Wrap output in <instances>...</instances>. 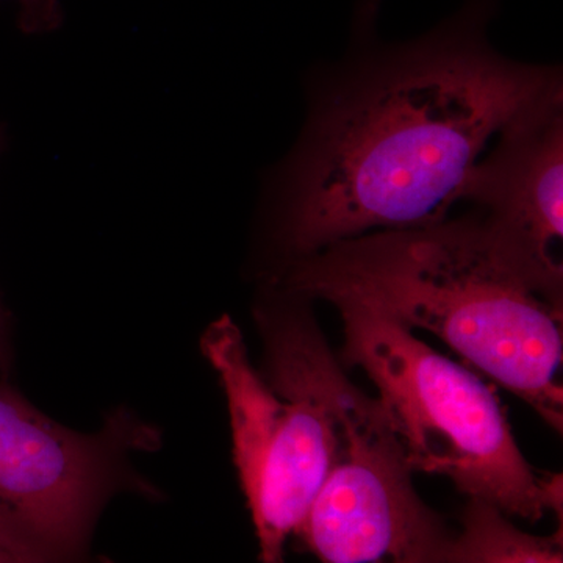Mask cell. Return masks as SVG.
Returning <instances> with one entry per match:
<instances>
[{
    "instance_id": "1",
    "label": "cell",
    "mask_w": 563,
    "mask_h": 563,
    "mask_svg": "<svg viewBox=\"0 0 563 563\" xmlns=\"http://www.w3.org/2000/svg\"><path fill=\"white\" fill-rule=\"evenodd\" d=\"M495 0L369 63L322 103L288 168L280 240L291 258L446 220L488 141L562 99L558 69L518 65L484 38Z\"/></svg>"
},
{
    "instance_id": "2",
    "label": "cell",
    "mask_w": 563,
    "mask_h": 563,
    "mask_svg": "<svg viewBox=\"0 0 563 563\" xmlns=\"http://www.w3.org/2000/svg\"><path fill=\"white\" fill-rule=\"evenodd\" d=\"M280 285L433 333L562 432V282L483 214L344 240L291 258Z\"/></svg>"
},
{
    "instance_id": "3",
    "label": "cell",
    "mask_w": 563,
    "mask_h": 563,
    "mask_svg": "<svg viewBox=\"0 0 563 563\" xmlns=\"http://www.w3.org/2000/svg\"><path fill=\"white\" fill-rule=\"evenodd\" d=\"M287 298L258 309L265 352L309 385L333 432L331 468L296 536L328 563L446 562L454 536L415 492L383 404L347 379L317 322Z\"/></svg>"
},
{
    "instance_id": "4",
    "label": "cell",
    "mask_w": 563,
    "mask_h": 563,
    "mask_svg": "<svg viewBox=\"0 0 563 563\" xmlns=\"http://www.w3.org/2000/svg\"><path fill=\"white\" fill-rule=\"evenodd\" d=\"M335 307L342 362L373 380L412 473L446 477L506 515L562 518V474L537 472L526 461L501 404L476 373L368 307Z\"/></svg>"
},
{
    "instance_id": "5",
    "label": "cell",
    "mask_w": 563,
    "mask_h": 563,
    "mask_svg": "<svg viewBox=\"0 0 563 563\" xmlns=\"http://www.w3.org/2000/svg\"><path fill=\"white\" fill-rule=\"evenodd\" d=\"M201 347L228 398L233 461L262 562H280L288 537L301 528L331 468L328 410L274 355L265 354V374L254 369L243 333L228 314L206 329Z\"/></svg>"
},
{
    "instance_id": "6",
    "label": "cell",
    "mask_w": 563,
    "mask_h": 563,
    "mask_svg": "<svg viewBox=\"0 0 563 563\" xmlns=\"http://www.w3.org/2000/svg\"><path fill=\"white\" fill-rule=\"evenodd\" d=\"M154 444L155 433L129 413L81 435L0 385V562L77 555L121 484L125 454Z\"/></svg>"
},
{
    "instance_id": "7",
    "label": "cell",
    "mask_w": 563,
    "mask_h": 563,
    "mask_svg": "<svg viewBox=\"0 0 563 563\" xmlns=\"http://www.w3.org/2000/svg\"><path fill=\"white\" fill-rule=\"evenodd\" d=\"M562 99H555L499 133L474 169L466 201L526 261L562 282Z\"/></svg>"
},
{
    "instance_id": "8",
    "label": "cell",
    "mask_w": 563,
    "mask_h": 563,
    "mask_svg": "<svg viewBox=\"0 0 563 563\" xmlns=\"http://www.w3.org/2000/svg\"><path fill=\"white\" fill-rule=\"evenodd\" d=\"M462 532L453 537L446 562L453 563H561L562 529L551 537L518 531L506 514L483 499L470 498Z\"/></svg>"
},
{
    "instance_id": "9",
    "label": "cell",
    "mask_w": 563,
    "mask_h": 563,
    "mask_svg": "<svg viewBox=\"0 0 563 563\" xmlns=\"http://www.w3.org/2000/svg\"><path fill=\"white\" fill-rule=\"evenodd\" d=\"M21 5L20 25L27 33L54 31L62 21L57 0H18Z\"/></svg>"
}]
</instances>
